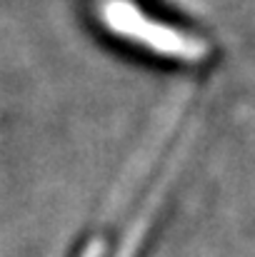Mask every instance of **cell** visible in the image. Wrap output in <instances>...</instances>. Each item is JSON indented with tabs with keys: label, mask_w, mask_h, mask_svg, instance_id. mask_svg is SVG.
I'll return each instance as SVG.
<instances>
[{
	"label": "cell",
	"mask_w": 255,
	"mask_h": 257,
	"mask_svg": "<svg viewBox=\"0 0 255 257\" xmlns=\"http://www.w3.org/2000/svg\"><path fill=\"white\" fill-rule=\"evenodd\" d=\"M168 177H170V170L165 172L163 180L158 182V187H155L150 202H148V205L143 207V212L135 217L133 227H130L128 235H125V242H123V247H120L118 257H135L138 255V250H140V245H143V237H145V232H148L150 217H153V212H155V207H158V200H160V195H163V190H165V185H168Z\"/></svg>",
	"instance_id": "2"
},
{
	"label": "cell",
	"mask_w": 255,
	"mask_h": 257,
	"mask_svg": "<svg viewBox=\"0 0 255 257\" xmlns=\"http://www.w3.org/2000/svg\"><path fill=\"white\" fill-rule=\"evenodd\" d=\"M95 15L98 23L115 38L165 60L195 65L210 55V45L203 38L158 20L155 15L145 13L135 0H98Z\"/></svg>",
	"instance_id": "1"
}]
</instances>
